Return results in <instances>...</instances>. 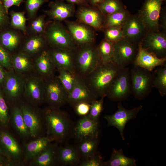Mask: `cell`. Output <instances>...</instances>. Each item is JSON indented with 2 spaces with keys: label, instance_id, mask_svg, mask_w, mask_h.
<instances>
[{
  "label": "cell",
  "instance_id": "1",
  "mask_svg": "<svg viewBox=\"0 0 166 166\" xmlns=\"http://www.w3.org/2000/svg\"><path fill=\"white\" fill-rule=\"evenodd\" d=\"M122 68L113 62L101 63L83 79L97 99L105 97L111 83Z\"/></svg>",
  "mask_w": 166,
  "mask_h": 166
},
{
  "label": "cell",
  "instance_id": "2",
  "mask_svg": "<svg viewBox=\"0 0 166 166\" xmlns=\"http://www.w3.org/2000/svg\"><path fill=\"white\" fill-rule=\"evenodd\" d=\"M75 74L85 78L101 63L93 44L77 47L75 51Z\"/></svg>",
  "mask_w": 166,
  "mask_h": 166
},
{
  "label": "cell",
  "instance_id": "3",
  "mask_svg": "<svg viewBox=\"0 0 166 166\" xmlns=\"http://www.w3.org/2000/svg\"><path fill=\"white\" fill-rule=\"evenodd\" d=\"M48 135L52 140H61L67 136L69 129V121L66 114L58 108L50 107L44 112Z\"/></svg>",
  "mask_w": 166,
  "mask_h": 166
},
{
  "label": "cell",
  "instance_id": "4",
  "mask_svg": "<svg viewBox=\"0 0 166 166\" xmlns=\"http://www.w3.org/2000/svg\"><path fill=\"white\" fill-rule=\"evenodd\" d=\"M130 72L131 94L138 99L146 98L153 88V72L133 65Z\"/></svg>",
  "mask_w": 166,
  "mask_h": 166
},
{
  "label": "cell",
  "instance_id": "5",
  "mask_svg": "<svg viewBox=\"0 0 166 166\" xmlns=\"http://www.w3.org/2000/svg\"><path fill=\"white\" fill-rule=\"evenodd\" d=\"M131 94L130 69L122 68L111 83L106 96L110 100L121 101Z\"/></svg>",
  "mask_w": 166,
  "mask_h": 166
},
{
  "label": "cell",
  "instance_id": "6",
  "mask_svg": "<svg viewBox=\"0 0 166 166\" xmlns=\"http://www.w3.org/2000/svg\"><path fill=\"white\" fill-rule=\"evenodd\" d=\"M44 81L45 100L50 107L58 108L67 103L68 93L57 77Z\"/></svg>",
  "mask_w": 166,
  "mask_h": 166
},
{
  "label": "cell",
  "instance_id": "7",
  "mask_svg": "<svg viewBox=\"0 0 166 166\" xmlns=\"http://www.w3.org/2000/svg\"><path fill=\"white\" fill-rule=\"evenodd\" d=\"M164 0H145L138 14L147 31L160 30L159 18Z\"/></svg>",
  "mask_w": 166,
  "mask_h": 166
},
{
  "label": "cell",
  "instance_id": "8",
  "mask_svg": "<svg viewBox=\"0 0 166 166\" xmlns=\"http://www.w3.org/2000/svg\"><path fill=\"white\" fill-rule=\"evenodd\" d=\"M46 35L49 42L56 48L75 50L77 47L68 29L59 23L54 22L50 25Z\"/></svg>",
  "mask_w": 166,
  "mask_h": 166
},
{
  "label": "cell",
  "instance_id": "9",
  "mask_svg": "<svg viewBox=\"0 0 166 166\" xmlns=\"http://www.w3.org/2000/svg\"><path fill=\"white\" fill-rule=\"evenodd\" d=\"M124 39L138 45L147 30L138 13L130 14L122 28Z\"/></svg>",
  "mask_w": 166,
  "mask_h": 166
},
{
  "label": "cell",
  "instance_id": "10",
  "mask_svg": "<svg viewBox=\"0 0 166 166\" xmlns=\"http://www.w3.org/2000/svg\"><path fill=\"white\" fill-rule=\"evenodd\" d=\"M138 45L124 39L114 43L112 61L121 68L133 64L137 51Z\"/></svg>",
  "mask_w": 166,
  "mask_h": 166
},
{
  "label": "cell",
  "instance_id": "11",
  "mask_svg": "<svg viewBox=\"0 0 166 166\" xmlns=\"http://www.w3.org/2000/svg\"><path fill=\"white\" fill-rule=\"evenodd\" d=\"M143 107L141 105L132 109H127L123 106L121 101H120L117 111L112 115H105L104 117L109 126H114L118 130L122 140H124V131L126 124L130 120L136 118L139 112L143 109Z\"/></svg>",
  "mask_w": 166,
  "mask_h": 166
},
{
  "label": "cell",
  "instance_id": "12",
  "mask_svg": "<svg viewBox=\"0 0 166 166\" xmlns=\"http://www.w3.org/2000/svg\"><path fill=\"white\" fill-rule=\"evenodd\" d=\"M67 29L76 45L77 47L93 44L95 34L91 27L79 22L65 21Z\"/></svg>",
  "mask_w": 166,
  "mask_h": 166
},
{
  "label": "cell",
  "instance_id": "13",
  "mask_svg": "<svg viewBox=\"0 0 166 166\" xmlns=\"http://www.w3.org/2000/svg\"><path fill=\"white\" fill-rule=\"evenodd\" d=\"M140 44L143 48L158 57H166V32L161 30L147 31Z\"/></svg>",
  "mask_w": 166,
  "mask_h": 166
},
{
  "label": "cell",
  "instance_id": "14",
  "mask_svg": "<svg viewBox=\"0 0 166 166\" xmlns=\"http://www.w3.org/2000/svg\"><path fill=\"white\" fill-rule=\"evenodd\" d=\"M0 148L11 165L20 163L23 156L22 151L14 137L6 131L0 132Z\"/></svg>",
  "mask_w": 166,
  "mask_h": 166
},
{
  "label": "cell",
  "instance_id": "15",
  "mask_svg": "<svg viewBox=\"0 0 166 166\" xmlns=\"http://www.w3.org/2000/svg\"><path fill=\"white\" fill-rule=\"evenodd\" d=\"M76 16L79 22L96 30H102L104 28L105 15L96 6H81L77 12Z\"/></svg>",
  "mask_w": 166,
  "mask_h": 166
},
{
  "label": "cell",
  "instance_id": "16",
  "mask_svg": "<svg viewBox=\"0 0 166 166\" xmlns=\"http://www.w3.org/2000/svg\"><path fill=\"white\" fill-rule=\"evenodd\" d=\"M74 132L79 142L87 139H97L99 133L98 121L93 119L88 114L84 116L77 122Z\"/></svg>",
  "mask_w": 166,
  "mask_h": 166
},
{
  "label": "cell",
  "instance_id": "17",
  "mask_svg": "<svg viewBox=\"0 0 166 166\" xmlns=\"http://www.w3.org/2000/svg\"><path fill=\"white\" fill-rule=\"evenodd\" d=\"M98 99L86 84L84 79L76 74L73 88L68 94L67 103L74 106L81 102L89 103Z\"/></svg>",
  "mask_w": 166,
  "mask_h": 166
},
{
  "label": "cell",
  "instance_id": "18",
  "mask_svg": "<svg viewBox=\"0 0 166 166\" xmlns=\"http://www.w3.org/2000/svg\"><path fill=\"white\" fill-rule=\"evenodd\" d=\"M75 50L56 48L48 52L54 66L58 70L64 69L75 74L74 63Z\"/></svg>",
  "mask_w": 166,
  "mask_h": 166
},
{
  "label": "cell",
  "instance_id": "19",
  "mask_svg": "<svg viewBox=\"0 0 166 166\" xmlns=\"http://www.w3.org/2000/svg\"><path fill=\"white\" fill-rule=\"evenodd\" d=\"M23 93L31 102L37 104L41 103L45 100L44 81L35 77L25 79Z\"/></svg>",
  "mask_w": 166,
  "mask_h": 166
},
{
  "label": "cell",
  "instance_id": "20",
  "mask_svg": "<svg viewBox=\"0 0 166 166\" xmlns=\"http://www.w3.org/2000/svg\"><path fill=\"white\" fill-rule=\"evenodd\" d=\"M25 80L20 73L14 72L7 73L4 82L5 90L10 101H16L23 93Z\"/></svg>",
  "mask_w": 166,
  "mask_h": 166
},
{
  "label": "cell",
  "instance_id": "21",
  "mask_svg": "<svg viewBox=\"0 0 166 166\" xmlns=\"http://www.w3.org/2000/svg\"><path fill=\"white\" fill-rule=\"evenodd\" d=\"M137 52L133 64L151 71L156 67L166 63V57L160 58L154 53L143 48L140 44L138 45Z\"/></svg>",
  "mask_w": 166,
  "mask_h": 166
},
{
  "label": "cell",
  "instance_id": "22",
  "mask_svg": "<svg viewBox=\"0 0 166 166\" xmlns=\"http://www.w3.org/2000/svg\"><path fill=\"white\" fill-rule=\"evenodd\" d=\"M20 107L30 136L36 137L40 132L42 127L39 115L32 108L26 104H21Z\"/></svg>",
  "mask_w": 166,
  "mask_h": 166
},
{
  "label": "cell",
  "instance_id": "23",
  "mask_svg": "<svg viewBox=\"0 0 166 166\" xmlns=\"http://www.w3.org/2000/svg\"><path fill=\"white\" fill-rule=\"evenodd\" d=\"M49 13L53 19L58 21L64 20L73 16L75 13L74 5L56 1L50 4Z\"/></svg>",
  "mask_w": 166,
  "mask_h": 166
},
{
  "label": "cell",
  "instance_id": "24",
  "mask_svg": "<svg viewBox=\"0 0 166 166\" xmlns=\"http://www.w3.org/2000/svg\"><path fill=\"white\" fill-rule=\"evenodd\" d=\"M52 140L48 136L40 137L26 144L25 146V156L26 159L31 160L50 144Z\"/></svg>",
  "mask_w": 166,
  "mask_h": 166
},
{
  "label": "cell",
  "instance_id": "25",
  "mask_svg": "<svg viewBox=\"0 0 166 166\" xmlns=\"http://www.w3.org/2000/svg\"><path fill=\"white\" fill-rule=\"evenodd\" d=\"M57 160L65 165H73L78 163L80 155L77 149L68 146L57 149Z\"/></svg>",
  "mask_w": 166,
  "mask_h": 166
},
{
  "label": "cell",
  "instance_id": "26",
  "mask_svg": "<svg viewBox=\"0 0 166 166\" xmlns=\"http://www.w3.org/2000/svg\"><path fill=\"white\" fill-rule=\"evenodd\" d=\"M36 69L39 73L45 79L53 76L54 68L48 51L42 52L37 58L35 63Z\"/></svg>",
  "mask_w": 166,
  "mask_h": 166
},
{
  "label": "cell",
  "instance_id": "27",
  "mask_svg": "<svg viewBox=\"0 0 166 166\" xmlns=\"http://www.w3.org/2000/svg\"><path fill=\"white\" fill-rule=\"evenodd\" d=\"M57 149L50 144L39 155L31 160L30 165L34 166H51L57 160Z\"/></svg>",
  "mask_w": 166,
  "mask_h": 166
},
{
  "label": "cell",
  "instance_id": "28",
  "mask_svg": "<svg viewBox=\"0 0 166 166\" xmlns=\"http://www.w3.org/2000/svg\"><path fill=\"white\" fill-rule=\"evenodd\" d=\"M10 121L17 133L22 137L27 138L30 136L29 130L25 123L21 109L15 106L13 108Z\"/></svg>",
  "mask_w": 166,
  "mask_h": 166
},
{
  "label": "cell",
  "instance_id": "29",
  "mask_svg": "<svg viewBox=\"0 0 166 166\" xmlns=\"http://www.w3.org/2000/svg\"><path fill=\"white\" fill-rule=\"evenodd\" d=\"M136 165L135 159L125 156L122 149L113 148L110 158L107 161L104 162L103 166H135Z\"/></svg>",
  "mask_w": 166,
  "mask_h": 166
},
{
  "label": "cell",
  "instance_id": "30",
  "mask_svg": "<svg viewBox=\"0 0 166 166\" xmlns=\"http://www.w3.org/2000/svg\"><path fill=\"white\" fill-rule=\"evenodd\" d=\"M153 73V88H156L161 96L166 95V63L156 68Z\"/></svg>",
  "mask_w": 166,
  "mask_h": 166
},
{
  "label": "cell",
  "instance_id": "31",
  "mask_svg": "<svg viewBox=\"0 0 166 166\" xmlns=\"http://www.w3.org/2000/svg\"><path fill=\"white\" fill-rule=\"evenodd\" d=\"M130 14L129 11L126 9L105 15L104 28L115 27L122 29Z\"/></svg>",
  "mask_w": 166,
  "mask_h": 166
},
{
  "label": "cell",
  "instance_id": "32",
  "mask_svg": "<svg viewBox=\"0 0 166 166\" xmlns=\"http://www.w3.org/2000/svg\"><path fill=\"white\" fill-rule=\"evenodd\" d=\"M11 61L12 67L16 73H22L30 71L33 68L32 62L26 54L19 53L14 55Z\"/></svg>",
  "mask_w": 166,
  "mask_h": 166
},
{
  "label": "cell",
  "instance_id": "33",
  "mask_svg": "<svg viewBox=\"0 0 166 166\" xmlns=\"http://www.w3.org/2000/svg\"><path fill=\"white\" fill-rule=\"evenodd\" d=\"M98 143V139H87L80 141L77 149L80 156L85 159L97 153Z\"/></svg>",
  "mask_w": 166,
  "mask_h": 166
},
{
  "label": "cell",
  "instance_id": "34",
  "mask_svg": "<svg viewBox=\"0 0 166 166\" xmlns=\"http://www.w3.org/2000/svg\"><path fill=\"white\" fill-rule=\"evenodd\" d=\"M96 6L105 15L126 9L121 0H104Z\"/></svg>",
  "mask_w": 166,
  "mask_h": 166
},
{
  "label": "cell",
  "instance_id": "35",
  "mask_svg": "<svg viewBox=\"0 0 166 166\" xmlns=\"http://www.w3.org/2000/svg\"><path fill=\"white\" fill-rule=\"evenodd\" d=\"M114 43L104 39L96 46L97 51L102 63L112 62Z\"/></svg>",
  "mask_w": 166,
  "mask_h": 166
},
{
  "label": "cell",
  "instance_id": "36",
  "mask_svg": "<svg viewBox=\"0 0 166 166\" xmlns=\"http://www.w3.org/2000/svg\"><path fill=\"white\" fill-rule=\"evenodd\" d=\"M58 71L59 73L57 77L68 95L72 91L74 86L76 74L64 69Z\"/></svg>",
  "mask_w": 166,
  "mask_h": 166
},
{
  "label": "cell",
  "instance_id": "37",
  "mask_svg": "<svg viewBox=\"0 0 166 166\" xmlns=\"http://www.w3.org/2000/svg\"><path fill=\"white\" fill-rule=\"evenodd\" d=\"M44 42L40 37H35L27 42L24 46V50L28 53L34 54L39 51L43 47Z\"/></svg>",
  "mask_w": 166,
  "mask_h": 166
},
{
  "label": "cell",
  "instance_id": "38",
  "mask_svg": "<svg viewBox=\"0 0 166 166\" xmlns=\"http://www.w3.org/2000/svg\"><path fill=\"white\" fill-rule=\"evenodd\" d=\"M104 39L107 41L115 43L124 39L122 29L115 27H104Z\"/></svg>",
  "mask_w": 166,
  "mask_h": 166
},
{
  "label": "cell",
  "instance_id": "39",
  "mask_svg": "<svg viewBox=\"0 0 166 166\" xmlns=\"http://www.w3.org/2000/svg\"><path fill=\"white\" fill-rule=\"evenodd\" d=\"M10 119L7 105L0 90V124L3 127H7L10 123Z\"/></svg>",
  "mask_w": 166,
  "mask_h": 166
},
{
  "label": "cell",
  "instance_id": "40",
  "mask_svg": "<svg viewBox=\"0 0 166 166\" xmlns=\"http://www.w3.org/2000/svg\"><path fill=\"white\" fill-rule=\"evenodd\" d=\"M105 97H101L99 99L95 100L91 103L90 109L88 115L93 119L98 121L99 117L103 110Z\"/></svg>",
  "mask_w": 166,
  "mask_h": 166
},
{
  "label": "cell",
  "instance_id": "41",
  "mask_svg": "<svg viewBox=\"0 0 166 166\" xmlns=\"http://www.w3.org/2000/svg\"><path fill=\"white\" fill-rule=\"evenodd\" d=\"M1 41L4 47L12 50L14 49L17 45L19 39L18 36L14 33L7 32L2 35Z\"/></svg>",
  "mask_w": 166,
  "mask_h": 166
},
{
  "label": "cell",
  "instance_id": "42",
  "mask_svg": "<svg viewBox=\"0 0 166 166\" xmlns=\"http://www.w3.org/2000/svg\"><path fill=\"white\" fill-rule=\"evenodd\" d=\"M26 21V18L22 13L14 12L12 14L11 24L14 27L25 31Z\"/></svg>",
  "mask_w": 166,
  "mask_h": 166
},
{
  "label": "cell",
  "instance_id": "43",
  "mask_svg": "<svg viewBox=\"0 0 166 166\" xmlns=\"http://www.w3.org/2000/svg\"><path fill=\"white\" fill-rule=\"evenodd\" d=\"M104 161L102 157L97 153L85 159L80 163V166H103Z\"/></svg>",
  "mask_w": 166,
  "mask_h": 166
},
{
  "label": "cell",
  "instance_id": "44",
  "mask_svg": "<svg viewBox=\"0 0 166 166\" xmlns=\"http://www.w3.org/2000/svg\"><path fill=\"white\" fill-rule=\"evenodd\" d=\"M0 65L8 69L12 67L11 60L6 52L0 45Z\"/></svg>",
  "mask_w": 166,
  "mask_h": 166
},
{
  "label": "cell",
  "instance_id": "45",
  "mask_svg": "<svg viewBox=\"0 0 166 166\" xmlns=\"http://www.w3.org/2000/svg\"><path fill=\"white\" fill-rule=\"evenodd\" d=\"M91 104L86 102L79 103L74 106L77 113L80 116H85L89 113Z\"/></svg>",
  "mask_w": 166,
  "mask_h": 166
},
{
  "label": "cell",
  "instance_id": "46",
  "mask_svg": "<svg viewBox=\"0 0 166 166\" xmlns=\"http://www.w3.org/2000/svg\"><path fill=\"white\" fill-rule=\"evenodd\" d=\"M47 0H27L26 6L29 13L34 14L38 9Z\"/></svg>",
  "mask_w": 166,
  "mask_h": 166
},
{
  "label": "cell",
  "instance_id": "47",
  "mask_svg": "<svg viewBox=\"0 0 166 166\" xmlns=\"http://www.w3.org/2000/svg\"><path fill=\"white\" fill-rule=\"evenodd\" d=\"M44 21L43 18H40L34 21L32 24V28L35 32H42L43 30Z\"/></svg>",
  "mask_w": 166,
  "mask_h": 166
},
{
  "label": "cell",
  "instance_id": "48",
  "mask_svg": "<svg viewBox=\"0 0 166 166\" xmlns=\"http://www.w3.org/2000/svg\"><path fill=\"white\" fill-rule=\"evenodd\" d=\"M159 26L160 30L166 32V13L165 10H162L159 18Z\"/></svg>",
  "mask_w": 166,
  "mask_h": 166
},
{
  "label": "cell",
  "instance_id": "49",
  "mask_svg": "<svg viewBox=\"0 0 166 166\" xmlns=\"http://www.w3.org/2000/svg\"><path fill=\"white\" fill-rule=\"evenodd\" d=\"M22 0H4V7L7 12L11 6L15 5L19 6Z\"/></svg>",
  "mask_w": 166,
  "mask_h": 166
},
{
  "label": "cell",
  "instance_id": "50",
  "mask_svg": "<svg viewBox=\"0 0 166 166\" xmlns=\"http://www.w3.org/2000/svg\"><path fill=\"white\" fill-rule=\"evenodd\" d=\"M4 164L11 165L7 157L0 148V165Z\"/></svg>",
  "mask_w": 166,
  "mask_h": 166
},
{
  "label": "cell",
  "instance_id": "51",
  "mask_svg": "<svg viewBox=\"0 0 166 166\" xmlns=\"http://www.w3.org/2000/svg\"><path fill=\"white\" fill-rule=\"evenodd\" d=\"M69 3L82 6L88 5V0H66Z\"/></svg>",
  "mask_w": 166,
  "mask_h": 166
},
{
  "label": "cell",
  "instance_id": "52",
  "mask_svg": "<svg viewBox=\"0 0 166 166\" xmlns=\"http://www.w3.org/2000/svg\"><path fill=\"white\" fill-rule=\"evenodd\" d=\"M6 74L0 65V84L4 82Z\"/></svg>",
  "mask_w": 166,
  "mask_h": 166
},
{
  "label": "cell",
  "instance_id": "53",
  "mask_svg": "<svg viewBox=\"0 0 166 166\" xmlns=\"http://www.w3.org/2000/svg\"><path fill=\"white\" fill-rule=\"evenodd\" d=\"M5 19L4 12L3 8L0 5V24L3 23Z\"/></svg>",
  "mask_w": 166,
  "mask_h": 166
},
{
  "label": "cell",
  "instance_id": "54",
  "mask_svg": "<svg viewBox=\"0 0 166 166\" xmlns=\"http://www.w3.org/2000/svg\"><path fill=\"white\" fill-rule=\"evenodd\" d=\"M104 0H89V1L93 6H96Z\"/></svg>",
  "mask_w": 166,
  "mask_h": 166
}]
</instances>
